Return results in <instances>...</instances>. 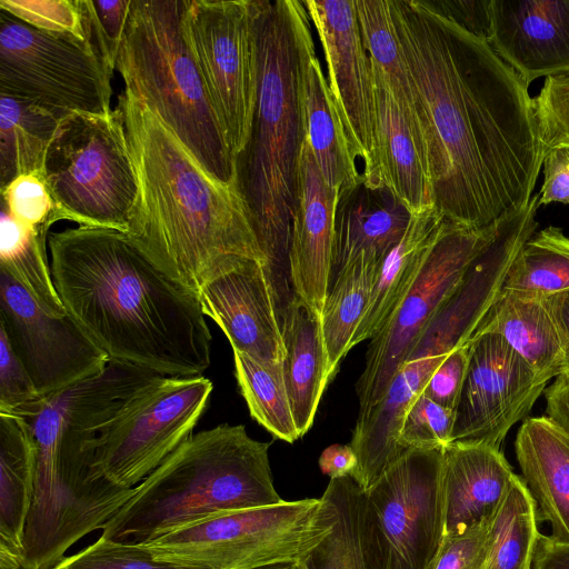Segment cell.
<instances>
[{
    "label": "cell",
    "instance_id": "obj_1",
    "mask_svg": "<svg viewBox=\"0 0 569 569\" xmlns=\"http://www.w3.org/2000/svg\"><path fill=\"white\" fill-rule=\"evenodd\" d=\"M390 9L423 119L435 206L468 228L520 211L546 153L529 87L428 0H390Z\"/></svg>",
    "mask_w": 569,
    "mask_h": 569
},
{
    "label": "cell",
    "instance_id": "obj_2",
    "mask_svg": "<svg viewBox=\"0 0 569 569\" xmlns=\"http://www.w3.org/2000/svg\"><path fill=\"white\" fill-rule=\"evenodd\" d=\"M67 312L109 356L164 377L209 368L212 337L198 295L118 230L78 226L48 237Z\"/></svg>",
    "mask_w": 569,
    "mask_h": 569
},
{
    "label": "cell",
    "instance_id": "obj_3",
    "mask_svg": "<svg viewBox=\"0 0 569 569\" xmlns=\"http://www.w3.org/2000/svg\"><path fill=\"white\" fill-rule=\"evenodd\" d=\"M138 176L128 234L168 276L198 295L212 277L247 261L264 266L236 184L210 176L173 132L123 88L118 97Z\"/></svg>",
    "mask_w": 569,
    "mask_h": 569
},
{
    "label": "cell",
    "instance_id": "obj_4",
    "mask_svg": "<svg viewBox=\"0 0 569 569\" xmlns=\"http://www.w3.org/2000/svg\"><path fill=\"white\" fill-rule=\"evenodd\" d=\"M161 375L110 360L88 379L44 397L24 418L36 446L34 492L23 543L59 558L83 536L102 529L130 499L92 471L97 439L128 399Z\"/></svg>",
    "mask_w": 569,
    "mask_h": 569
},
{
    "label": "cell",
    "instance_id": "obj_5",
    "mask_svg": "<svg viewBox=\"0 0 569 569\" xmlns=\"http://www.w3.org/2000/svg\"><path fill=\"white\" fill-rule=\"evenodd\" d=\"M303 7L297 0H259L257 103L248 142L234 158L236 187L281 311L295 296L289 250L306 140L298 47Z\"/></svg>",
    "mask_w": 569,
    "mask_h": 569
},
{
    "label": "cell",
    "instance_id": "obj_6",
    "mask_svg": "<svg viewBox=\"0 0 569 569\" xmlns=\"http://www.w3.org/2000/svg\"><path fill=\"white\" fill-rule=\"evenodd\" d=\"M270 445L242 425L191 435L134 487L101 537L139 545L218 513L283 502L273 486Z\"/></svg>",
    "mask_w": 569,
    "mask_h": 569
},
{
    "label": "cell",
    "instance_id": "obj_7",
    "mask_svg": "<svg viewBox=\"0 0 569 569\" xmlns=\"http://www.w3.org/2000/svg\"><path fill=\"white\" fill-rule=\"evenodd\" d=\"M181 4L132 0L116 69L210 176L236 184L234 158L181 33Z\"/></svg>",
    "mask_w": 569,
    "mask_h": 569
},
{
    "label": "cell",
    "instance_id": "obj_8",
    "mask_svg": "<svg viewBox=\"0 0 569 569\" xmlns=\"http://www.w3.org/2000/svg\"><path fill=\"white\" fill-rule=\"evenodd\" d=\"M323 498L218 513L138 546L153 558L199 569H254L301 562L332 530Z\"/></svg>",
    "mask_w": 569,
    "mask_h": 569
},
{
    "label": "cell",
    "instance_id": "obj_9",
    "mask_svg": "<svg viewBox=\"0 0 569 569\" xmlns=\"http://www.w3.org/2000/svg\"><path fill=\"white\" fill-rule=\"evenodd\" d=\"M41 177L66 220L127 233L138 176L120 111L61 119Z\"/></svg>",
    "mask_w": 569,
    "mask_h": 569
},
{
    "label": "cell",
    "instance_id": "obj_10",
    "mask_svg": "<svg viewBox=\"0 0 569 569\" xmlns=\"http://www.w3.org/2000/svg\"><path fill=\"white\" fill-rule=\"evenodd\" d=\"M443 448L407 449L359 502V537L367 569H426L443 529Z\"/></svg>",
    "mask_w": 569,
    "mask_h": 569
},
{
    "label": "cell",
    "instance_id": "obj_11",
    "mask_svg": "<svg viewBox=\"0 0 569 569\" xmlns=\"http://www.w3.org/2000/svg\"><path fill=\"white\" fill-rule=\"evenodd\" d=\"M112 73L91 39L42 31L0 9V93L62 118L108 114Z\"/></svg>",
    "mask_w": 569,
    "mask_h": 569
},
{
    "label": "cell",
    "instance_id": "obj_12",
    "mask_svg": "<svg viewBox=\"0 0 569 569\" xmlns=\"http://www.w3.org/2000/svg\"><path fill=\"white\" fill-rule=\"evenodd\" d=\"M259 0H182L180 28L228 147H246L258 94Z\"/></svg>",
    "mask_w": 569,
    "mask_h": 569
},
{
    "label": "cell",
    "instance_id": "obj_13",
    "mask_svg": "<svg viewBox=\"0 0 569 569\" xmlns=\"http://www.w3.org/2000/svg\"><path fill=\"white\" fill-rule=\"evenodd\" d=\"M212 389L202 376H160L142 386L98 437L93 475L134 488L192 435Z\"/></svg>",
    "mask_w": 569,
    "mask_h": 569
},
{
    "label": "cell",
    "instance_id": "obj_14",
    "mask_svg": "<svg viewBox=\"0 0 569 569\" xmlns=\"http://www.w3.org/2000/svg\"><path fill=\"white\" fill-rule=\"evenodd\" d=\"M500 221L468 228L446 220L412 286L382 330L370 340L365 368L356 385L358 417L385 397L417 338L457 289L475 259L493 240Z\"/></svg>",
    "mask_w": 569,
    "mask_h": 569
},
{
    "label": "cell",
    "instance_id": "obj_15",
    "mask_svg": "<svg viewBox=\"0 0 569 569\" xmlns=\"http://www.w3.org/2000/svg\"><path fill=\"white\" fill-rule=\"evenodd\" d=\"M0 328L42 397L102 372L110 361L68 312L49 316L1 268Z\"/></svg>",
    "mask_w": 569,
    "mask_h": 569
},
{
    "label": "cell",
    "instance_id": "obj_16",
    "mask_svg": "<svg viewBox=\"0 0 569 569\" xmlns=\"http://www.w3.org/2000/svg\"><path fill=\"white\" fill-rule=\"evenodd\" d=\"M466 380L456 408L452 441L500 448L548 383L499 335L473 333Z\"/></svg>",
    "mask_w": 569,
    "mask_h": 569
},
{
    "label": "cell",
    "instance_id": "obj_17",
    "mask_svg": "<svg viewBox=\"0 0 569 569\" xmlns=\"http://www.w3.org/2000/svg\"><path fill=\"white\" fill-rule=\"evenodd\" d=\"M323 49L328 83L362 178L376 182V93L355 0H305ZM378 184V183H377Z\"/></svg>",
    "mask_w": 569,
    "mask_h": 569
},
{
    "label": "cell",
    "instance_id": "obj_18",
    "mask_svg": "<svg viewBox=\"0 0 569 569\" xmlns=\"http://www.w3.org/2000/svg\"><path fill=\"white\" fill-rule=\"evenodd\" d=\"M198 298L204 316L221 328L232 350L263 363L283 362L280 310L262 263L247 261L212 277Z\"/></svg>",
    "mask_w": 569,
    "mask_h": 569
},
{
    "label": "cell",
    "instance_id": "obj_19",
    "mask_svg": "<svg viewBox=\"0 0 569 569\" xmlns=\"http://www.w3.org/2000/svg\"><path fill=\"white\" fill-rule=\"evenodd\" d=\"M488 43L529 87L569 73V0H491Z\"/></svg>",
    "mask_w": 569,
    "mask_h": 569
},
{
    "label": "cell",
    "instance_id": "obj_20",
    "mask_svg": "<svg viewBox=\"0 0 569 569\" xmlns=\"http://www.w3.org/2000/svg\"><path fill=\"white\" fill-rule=\"evenodd\" d=\"M338 194L323 180L306 139L300 156L289 270L295 295L320 318L333 278V232Z\"/></svg>",
    "mask_w": 569,
    "mask_h": 569
},
{
    "label": "cell",
    "instance_id": "obj_21",
    "mask_svg": "<svg viewBox=\"0 0 569 569\" xmlns=\"http://www.w3.org/2000/svg\"><path fill=\"white\" fill-rule=\"evenodd\" d=\"M310 22L305 6L298 21V47L306 139L323 180L341 192L356 186L361 172L316 54Z\"/></svg>",
    "mask_w": 569,
    "mask_h": 569
},
{
    "label": "cell",
    "instance_id": "obj_22",
    "mask_svg": "<svg viewBox=\"0 0 569 569\" xmlns=\"http://www.w3.org/2000/svg\"><path fill=\"white\" fill-rule=\"evenodd\" d=\"M513 475L500 448L468 441L446 446L441 475L445 535L488 521Z\"/></svg>",
    "mask_w": 569,
    "mask_h": 569
},
{
    "label": "cell",
    "instance_id": "obj_23",
    "mask_svg": "<svg viewBox=\"0 0 569 569\" xmlns=\"http://www.w3.org/2000/svg\"><path fill=\"white\" fill-rule=\"evenodd\" d=\"M515 451L538 519L550 525L553 540L569 545V435L547 416L527 417Z\"/></svg>",
    "mask_w": 569,
    "mask_h": 569
},
{
    "label": "cell",
    "instance_id": "obj_24",
    "mask_svg": "<svg viewBox=\"0 0 569 569\" xmlns=\"http://www.w3.org/2000/svg\"><path fill=\"white\" fill-rule=\"evenodd\" d=\"M412 212L385 184L361 180L338 194L333 273L360 253L383 260L403 237ZM333 279V278H332Z\"/></svg>",
    "mask_w": 569,
    "mask_h": 569
},
{
    "label": "cell",
    "instance_id": "obj_25",
    "mask_svg": "<svg viewBox=\"0 0 569 569\" xmlns=\"http://www.w3.org/2000/svg\"><path fill=\"white\" fill-rule=\"evenodd\" d=\"M376 93V182L411 212L435 204L425 149L383 80L372 70Z\"/></svg>",
    "mask_w": 569,
    "mask_h": 569
},
{
    "label": "cell",
    "instance_id": "obj_26",
    "mask_svg": "<svg viewBox=\"0 0 569 569\" xmlns=\"http://www.w3.org/2000/svg\"><path fill=\"white\" fill-rule=\"evenodd\" d=\"M283 379L300 438L311 428L330 382L321 318L296 295L281 316Z\"/></svg>",
    "mask_w": 569,
    "mask_h": 569
},
{
    "label": "cell",
    "instance_id": "obj_27",
    "mask_svg": "<svg viewBox=\"0 0 569 569\" xmlns=\"http://www.w3.org/2000/svg\"><path fill=\"white\" fill-rule=\"evenodd\" d=\"M478 332L499 335L547 381L566 372L561 340L541 296L502 288Z\"/></svg>",
    "mask_w": 569,
    "mask_h": 569
},
{
    "label": "cell",
    "instance_id": "obj_28",
    "mask_svg": "<svg viewBox=\"0 0 569 569\" xmlns=\"http://www.w3.org/2000/svg\"><path fill=\"white\" fill-rule=\"evenodd\" d=\"M446 220L435 204L412 212L401 240L382 260L362 319L351 341V349L373 339L386 326L412 286L431 246Z\"/></svg>",
    "mask_w": 569,
    "mask_h": 569
},
{
    "label": "cell",
    "instance_id": "obj_29",
    "mask_svg": "<svg viewBox=\"0 0 569 569\" xmlns=\"http://www.w3.org/2000/svg\"><path fill=\"white\" fill-rule=\"evenodd\" d=\"M36 478V446L22 417L0 413V548L22 561Z\"/></svg>",
    "mask_w": 569,
    "mask_h": 569
},
{
    "label": "cell",
    "instance_id": "obj_30",
    "mask_svg": "<svg viewBox=\"0 0 569 569\" xmlns=\"http://www.w3.org/2000/svg\"><path fill=\"white\" fill-rule=\"evenodd\" d=\"M382 260L360 253L335 273L321 313V331L327 353L328 377L335 378L362 319Z\"/></svg>",
    "mask_w": 569,
    "mask_h": 569
},
{
    "label": "cell",
    "instance_id": "obj_31",
    "mask_svg": "<svg viewBox=\"0 0 569 569\" xmlns=\"http://www.w3.org/2000/svg\"><path fill=\"white\" fill-rule=\"evenodd\" d=\"M355 2L361 39L371 68L383 80L398 102L426 152L423 119L395 31L390 0H355Z\"/></svg>",
    "mask_w": 569,
    "mask_h": 569
},
{
    "label": "cell",
    "instance_id": "obj_32",
    "mask_svg": "<svg viewBox=\"0 0 569 569\" xmlns=\"http://www.w3.org/2000/svg\"><path fill=\"white\" fill-rule=\"evenodd\" d=\"M63 119L21 98L0 93V187L20 176L41 174L49 143Z\"/></svg>",
    "mask_w": 569,
    "mask_h": 569
},
{
    "label": "cell",
    "instance_id": "obj_33",
    "mask_svg": "<svg viewBox=\"0 0 569 569\" xmlns=\"http://www.w3.org/2000/svg\"><path fill=\"white\" fill-rule=\"evenodd\" d=\"M536 503L521 477L513 475L488 521L481 569H531L539 536Z\"/></svg>",
    "mask_w": 569,
    "mask_h": 569
},
{
    "label": "cell",
    "instance_id": "obj_34",
    "mask_svg": "<svg viewBox=\"0 0 569 569\" xmlns=\"http://www.w3.org/2000/svg\"><path fill=\"white\" fill-rule=\"evenodd\" d=\"M47 234L18 222L2 206L0 219V268L9 272L49 316L63 317L48 260Z\"/></svg>",
    "mask_w": 569,
    "mask_h": 569
},
{
    "label": "cell",
    "instance_id": "obj_35",
    "mask_svg": "<svg viewBox=\"0 0 569 569\" xmlns=\"http://www.w3.org/2000/svg\"><path fill=\"white\" fill-rule=\"evenodd\" d=\"M234 375L251 417L276 438L300 439L293 419L282 362L263 363L233 350Z\"/></svg>",
    "mask_w": 569,
    "mask_h": 569
},
{
    "label": "cell",
    "instance_id": "obj_36",
    "mask_svg": "<svg viewBox=\"0 0 569 569\" xmlns=\"http://www.w3.org/2000/svg\"><path fill=\"white\" fill-rule=\"evenodd\" d=\"M503 289L541 297L569 290V237L549 226L535 232L513 259Z\"/></svg>",
    "mask_w": 569,
    "mask_h": 569
},
{
    "label": "cell",
    "instance_id": "obj_37",
    "mask_svg": "<svg viewBox=\"0 0 569 569\" xmlns=\"http://www.w3.org/2000/svg\"><path fill=\"white\" fill-rule=\"evenodd\" d=\"M360 495L350 476L330 479L322 497L332 507L333 527L299 562L305 569H367L359 537Z\"/></svg>",
    "mask_w": 569,
    "mask_h": 569
},
{
    "label": "cell",
    "instance_id": "obj_38",
    "mask_svg": "<svg viewBox=\"0 0 569 569\" xmlns=\"http://www.w3.org/2000/svg\"><path fill=\"white\" fill-rule=\"evenodd\" d=\"M0 9L42 31L89 40L84 0H0Z\"/></svg>",
    "mask_w": 569,
    "mask_h": 569
},
{
    "label": "cell",
    "instance_id": "obj_39",
    "mask_svg": "<svg viewBox=\"0 0 569 569\" xmlns=\"http://www.w3.org/2000/svg\"><path fill=\"white\" fill-rule=\"evenodd\" d=\"M2 206L21 224L42 234L60 220H66L39 173L18 177L1 189Z\"/></svg>",
    "mask_w": 569,
    "mask_h": 569
},
{
    "label": "cell",
    "instance_id": "obj_40",
    "mask_svg": "<svg viewBox=\"0 0 569 569\" xmlns=\"http://www.w3.org/2000/svg\"><path fill=\"white\" fill-rule=\"evenodd\" d=\"M456 411L420 393L406 413L399 435L402 451L445 448L452 440Z\"/></svg>",
    "mask_w": 569,
    "mask_h": 569
},
{
    "label": "cell",
    "instance_id": "obj_41",
    "mask_svg": "<svg viewBox=\"0 0 569 569\" xmlns=\"http://www.w3.org/2000/svg\"><path fill=\"white\" fill-rule=\"evenodd\" d=\"M52 569H199L153 558L138 545L100 537L80 552L64 557Z\"/></svg>",
    "mask_w": 569,
    "mask_h": 569
},
{
    "label": "cell",
    "instance_id": "obj_42",
    "mask_svg": "<svg viewBox=\"0 0 569 569\" xmlns=\"http://www.w3.org/2000/svg\"><path fill=\"white\" fill-rule=\"evenodd\" d=\"M43 399L0 328V413L28 418Z\"/></svg>",
    "mask_w": 569,
    "mask_h": 569
},
{
    "label": "cell",
    "instance_id": "obj_43",
    "mask_svg": "<svg viewBox=\"0 0 569 569\" xmlns=\"http://www.w3.org/2000/svg\"><path fill=\"white\" fill-rule=\"evenodd\" d=\"M533 106L545 150L569 148V73L547 77Z\"/></svg>",
    "mask_w": 569,
    "mask_h": 569
},
{
    "label": "cell",
    "instance_id": "obj_44",
    "mask_svg": "<svg viewBox=\"0 0 569 569\" xmlns=\"http://www.w3.org/2000/svg\"><path fill=\"white\" fill-rule=\"evenodd\" d=\"M132 0H84L92 37L106 63L116 69Z\"/></svg>",
    "mask_w": 569,
    "mask_h": 569
},
{
    "label": "cell",
    "instance_id": "obj_45",
    "mask_svg": "<svg viewBox=\"0 0 569 569\" xmlns=\"http://www.w3.org/2000/svg\"><path fill=\"white\" fill-rule=\"evenodd\" d=\"M488 521L463 531L445 535L426 569H481Z\"/></svg>",
    "mask_w": 569,
    "mask_h": 569
},
{
    "label": "cell",
    "instance_id": "obj_46",
    "mask_svg": "<svg viewBox=\"0 0 569 569\" xmlns=\"http://www.w3.org/2000/svg\"><path fill=\"white\" fill-rule=\"evenodd\" d=\"M470 356L469 340L455 348L433 371L422 395L436 403L455 410L466 380Z\"/></svg>",
    "mask_w": 569,
    "mask_h": 569
},
{
    "label": "cell",
    "instance_id": "obj_47",
    "mask_svg": "<svg viewBox=\"0 0 569 569\" xmlns=\"http://www.w3.org/2000/svg\"><path fill=\"white\" fill-rule=\"evenodd\" d=\"M439 13L488 42L491 28V0H428Z\"/></svg>",
    "mask_w": 569,
    "mask_h": 569
},
{
    "label": "cell",
    "instance_id": "obj_48",
    "mask_svg": "<svg viewBox=\"0 0 569 569\" xmlns=\"http://www.w3.org/2000/svg\"><path fill=\"white\" fill-rule=\"evenodd\" d=\"M543 182L539 203L559 202L569 204V148H553L546 151L542 161Z\"/></svg>",
    "mask_w": 569,
    "mask_h": 569
},
{
    "label": "cell",
    "instance_id": "obj_49",
    "mask_svg": "<svg viewBox=\"0 0 569 569\" xmlns=\"http://www.w3.org/2000/svg\"><path fill=\"white\" fill-rule=\"evenodd\" d=\"M543 392L546 416L569 435V372L557 376Z\"/></svg>",
    "mask_w": 569,
    "mask_h": 569
},
{
    "label": "cell",
    "instance_id": "obj_50",
    "mask_svg": "<svg viewBox=\"0 0 569 569\" xmlns=\"http://www.w3.org/2000/svg\"><path fill=\"white\" fill-rule=\"evenodd\" d=\"M319 467L330 479L351 477L358 467V457L350 445L335 443L321 452Z\"/></svg>",
    "mask_w": 569,
    "mask_h": 569
},
{
    "label": "cell",
    "instance_id": "obj_51",
    "mask_svg": "<svg viewBox=\"0 0 569 569\" xmlns=\"http://www.w3.org/2000/svg\"><path fill=\"white\" fill-rule=\"evenodd\" d=\"M531 569H569V545L539 533Z\"/></svg>",
    "mask_w": 569,
    "mask_h": 569
},
{
    "label": "cell",
    "instance_id": "obj_52",
    "mask_svg": "<svg viewBox=\"0 0 569 569\" xmlns=\"http://www.w3.org/2000/svg\"><path fill=\"white\" fill-rule=\"evenodd\" d=\"M543 298L555 320L563 349L566 372H569V290Z\"/></svg>",
    "mask_w": 569,
    "mask_h": 569
},
{
    "label": "cell",
    "instance_id": "obj_53",
    "mask_svg": "<svg viewBox=\"0 0 569 569\" xmlns=\"http://www.w3.org/2000/svg\"><path fill=\"white\" fill-rule=\"evenodd\" d=\"M0 569H24L22 561L12 552L0 548Z\"/></svg>",
    "mask_w": 569,
    "mask_h": 569
},
{
    "label": "cell",
    "instance_id": "obj_54",
    "mask_svg": "<svg viewBox=\"0 0 569 569\" xmlns=\"http://www.w3.org/2000/svg\"><path fill=\"white\" fill-rule=\"evenodd\" d=\"M254 569H300V563L299 562H283V563H276V565H270V566L254 568Z\"/></svg>",
    "mask_w": 569,
    "mask_h": 569
},
{
    "label": "cell",
    "instance_id": "obj_55",
    "mask_svg": "<svg viewBox=\"0 0 569 569\" xmlns=\"http://www.w3.org/2000/svg\"><path fill=\"white\" fill-rule=\"evenodd\" d=\"M300 569H305V568L300 565Z\"/></svg>",
    "mask_w": 569,
    "mask_h": 569
}]
</instances>
